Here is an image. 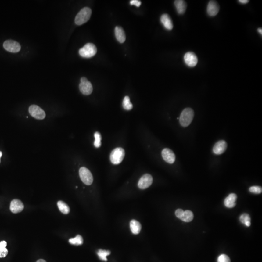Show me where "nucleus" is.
I'll return each instance as SVG.
<instances>
[{
  "mask_svg": "<svg viewBox=\"0 0 262 262\" xmlns=\"http://www.w3.org/2000/svg\"><path fill=\"white\" fill-rule=\"evenodd\" d=\"M174 5L178 14H184L186 11L187 5L186 2L183 0H176L174 2Z\"/></svg>",
  "mask_w": 262,
  "mask_h": 262,
  "instance_id": "18",
  "label": "nucleus"
},
{
  "mask_svg": "<svg viewBox=\"0 0 262 262\" xmlns=\"http://www.w3.org/2000/svg\"><path fill=\"white\" fill-rule=\"evenodd\" d=\"M4 49L9 52L16 53L20 51L21 46L19 43L12 40L5 41L3 44Z\"/></svg>",
  "mask_w": 262,
  "mask_h": 262,
  "instance_id": "8",
  "label": "nucleus"
},
{
  "mask_svg": "<svg viewBox=\"0 0 262 262\" xmlns=\"http://www.w3.org/2000/svg\"><path fill=\"white\" fill-rule=\"evenodd\" d=\"M0 162H1V159H0Z\"/></svg>",
  "mask_w": 262,
  "mask_h": 262,
  "instance_id": "36",
  "label": "nucleus"
},
{
  "mask_svg": "<svg viewBox=\"0 0 262 262\" xmlns=\"http://www.w3.org/2000/svg\"><path fill=\"white\" fill-rule=\"evenodd\" d=\"M92 14V10L89 7H84L77 14L75 18V23L77 25L83 24L89 20Z\"/></svg>",
  "mask_w": 262,
  "mask_h": 262,
  "instance_id": "2",
  "label": "nucleus"
},
{
  "mask_svg": "<svg viewBox=\"0 0 262 262\" xmlns=\"http://www.w3.org/2000/svg\"><path fill=\"white\" fill-rule=\"evenodd\" d=\"M250 217L248 214H243L240 217V221L241 223L245 224L246 226L249 227L251 224Z\"/></svg>",
  "mask_w": 262,
  "mask_h": 262,
  "instance_id": "24",
  "label": "nucleus"
},
{
  "mask_svg": "<svg viewBox=\"0 0 262 262\" xmlns=\"http://www.w3.org/2000/svg\"><path fill=\"white\" fill-rule=\"evenodd\" d=\"M124 149L122 148H117L111 152L110 159L112 164L118 165L124 160Z\"/></svg>",
  "mask_w": 262,
  "mask_h": 262,
  "instance_id": "4",
  "label": "nucleus"
},
{
  "mask_svg": "<svg viewBox=\"0 0 262 262\" xmlns=\"http://www.w3.org/2000/svg\"><path fill=\"white\" fill-rule=\"evenodd\" d=\"M237 195L235 193H231L224 200V205L226 207L231 208L236 205Z\"/></svg>",
  "mask_w": 262,
  "mask_h": 262,
  "instance_id": "16",
  "label": "nucleus"
},
{
  "mask_svg": "<svg viewBox=\"0 0 262 262\" xmlns=\"http://www.w3.org/2000/svg\"><path fill=\"white\" fill-rule=\"evenodd\" d=\"M2 152H1V151H0V159H1V157L2 156Z\"/></svg>",
  "mask_w": 262,
  "mask_h": 262,
  "instance_id": "35",
  "label": "nucleus"
},
{
  "mask_svg": "<svg viewBox=\"0 0 262 262\" xmlns=\"http://www.w3.org/2000/svg\"><path fill=\"white\" fill-rule=\"evenodd\" d=\"M123 107L126 110H131L133 108V105L131 102L129 96H125L123 101Z\"/></svg>",
  "mask_w": 262,
  "mask_h": 262,
  "instance_id": "26",
  "label": "nucleus"
},
{
  "mask_svg": "<svg viewBox=\"0 0 262 262\" xmlns=\"http://www.w3.org/2000/svg\"><path fill=\"white\" fill-rule=\"evenodd\" d=\"M130 4L133 5H135L136 7H139L141 4L140 1L138 0H132L130 1Z\"/></svg>",
  "mask_w": 262,
  "mask_h": 262,
  "instance_id": "31",
  "label": "nucleus"
},
{
  "mask_svg": "<svg viewBox=\"0 0 262 262\" xmlns=\"http://www.w3.org/2000/svg\"><path fill=\"white\" fill-rule=\"evenodd\" d=\"M194 217L193 213L192 211L186 210L184 211L183 216H181L180 220L184 222H189L193 220Z\"/></svg>",
  "mask_w": 262,
  "mask_h": 262,
  "instance_id": "20",
  "label": "nucleus"
},
{
  "mask_svg": "<svg viewBox=\"0 0 262 262\" xmlns=\"http://www.w3.org/2000/svg\"><path fill=\"white\" fill-rule=\"evenodd\" d=\"M111 253L109 250H103V249H99L97 253L100 259L103 261H107L106 256L110 254Z\"/></svg>",
  "mask_w": 262,
  "mask_h": 262,
  "instance_id": "25",
  "label": "nucleus"
},
{
  "mask_svg": "<svg viewBox=\"0 0 262 262\" xmlns=\"http://www.w3.org/2000/svg\"><path fill=\"white\" fill-rule=\"evenodd\" d=\"M23 204L19 199H13L11 202L10 209L13 213H19L23 211Z\"/></svg>",
  "mask_w": 262,
  "mask_h": 262,
  "instance_id": "14",
  "label": "nucleus"
},
{
  "mask_svg": "<svg viewBox=\"0 0 262 262\" xmlns=\"http://www.w3.org/2000/svg\"><path fill=\"white\" fill-rule=\"evenodd\" d=\"M57 206L60 211L64 214H68L70 211V209L67 204L63 201L60 200L57 203Z\"/></svg>",
  "mask_w": 262,
  "mask_h": 262,
  "instance_id": "21",
  "label": "nucleus"
},
{
  "mask_svg": "<svg viewBox=\"0 0 262 262\" xmlns=\"http://www.w3.org/2000/svg\"><path fill=\"white\" fill-rule=\"evenodd\" d=\"M153 178L149 174H145L141 177L138 183V186L141 189H145L151 186Z\"/></svg>",
  "mask_w": 262,
  "mask_h": 262,
  "instance_id": "9",
  "label": "nucleus"
},
{
  "mask_svg": "<svg viewBox=\"0 0 262 262\" xmlns=\"http://www.w3.org/2000/svg\"><path fill=\"white\" fill-rule=\"evenodd\" d=\"M95 140L94 141V145L96 148H99L101 146V134L99 132H96L94 134Z\"/></svg>",
  "mask_w": 262,
  "mask_h": 262,
  "instance_id": "27",
  "label": "nucleus"
},
{
  "mask_svg": "<svg viewBox=\"0 0 262 262\" xmlns=\"http://www.w3.org/2000/svg\"><path fill=\"white\" fill-rule=\"evenodd\" d=\"M131 231L134 235L139 234L141 229V225L138 221L136 220H133L131 221L130 223Z\"/></svg>",
  "mask_w": 262,
  "mask_h": 262,
  "instance_id": "19",
  "label": "nucleus"
},
{
  "mask_svg": "<svg viewBox=\"0 0 262 262\" xmlns=\"http://www.w3.org/2000/svg\"><path fill=\"white\" fill-rule=\"evenodd\" d=\"M184 61L186 65L189 67H194L196 66L198 59L197 56L194 52H189L184 56Z\"/></svg>",
  "mask_w": 262,
  "mask_h": 262,
  "instance_id": "10",
  "label": "nucleus"
},
{
  "mask_svg": "<svg viewBox=\"0 0 262 262\" xmlns=\"http://www.w3.org/2000/svg\"><path fill=\"white\" fill-rule=\"evenodd\" d=\"M194 116V112L193 109L186 108L184 109L181 114L179 118L180 124L183 127H188L191 122Z\"/></svg>",
  "mask_w": 262,
  "mask_h": 262,
  "instance_id": "1",
  "label": "nucleus"
},
{
  "mask_svg": "<svg viewBox=\"0 0 262 262\" xmlns=\"http://www.w3.org/2000/svg\"><path fill=\"white\" fill-rule=\"evenodd\" d=\"M160 21L165 28L168 30H172L173 28V23L168 15L164 14L160 18Z\"/></svg>",
  "mask_w": 262,
  "mask_h": 262,
  "instance_id": "15",
  "label": "nucleus"
},
{
  "mask_svg": "<svg viewBox=\"0 0 262 262\" xmlns=\"http://www.w3.org/2000/svg\"><path fill=\"white\" fill-rule=\"evenodd\" d=\"M80 81L81 83L79 84V89L82 94L84 95H89L92 94L93 91L92 83L84 77H82Z\"/></svg>",
  "mask_w": 262,
  "mask_h": 262,
  "instance_id": "6",
  "label": "nucleus"
},
{
  "mask_svg": "<svg viewBox=\"0 0 262 262\" xmlns=\"http://www.w3.org/2000/svg\"><path fill=\"white\" fill-rule=\"evenodd\" d=\"M238 2H240V4H246L249 2V1H248V0H239Z\"/></svg>",
  "mask_w": 262,
  "mask_h": 262,
  "instance_id": "32",
  "label": "nucleus"
},
{
  "mask_svg": "<svg viewBox=\"0 0 262 262\" xmlns=\"http://www.w3.org/2000/svg\"><path fill=\"white\" fill-rule=\"evenodd\" d=\"M79 176L82 181L86 185H91L93 181L92 174L89 170L85 167L80 168Z\"/></svg>",
  "mask_w": 262,
  "mask_h": 262,
  "instance_id": "5",
  "label": "nucleus"
},
{
  "mask_svg": "<svg viewBox=\"0 0 262 262\" xmlns=\"http://www.w3.org/2000/svg\"><path fill=\"white\" fill-rule=\"evenodd\" d=\"M29 112L31 116L37 120H43L46 117L45 112L42 109L36 105H32L29 108Z\"/></svg>",
  "mask_w": 262,
  "mask_h": 262,
  "instance_id": "7",
  "label": "nucleus"
},
{
  "mask_svg": "<svg viewBox=\"0 0 262 262\" xmlns=\"http://www.w3.org/2000/svg\"><path fill=\"white\" fill-rule=\"evenodd\" d=\"M7 243L6 241H2L0 242V258L6 257L8 254V250L6 248Z\"/></svg>",
  "mask_w": 262,
  "mask_h": 262,
  "instance_id": "22",
  "label": "nucleus"
},
{
  "mask_svg": "<svg viewBox=\"0 0 262 262\" xmlns=\"http://www.w3.org/2000/svg\"><path fill=\"white\" fill-rule=\"evenodd\" d=\"M220 10V6L215 1H210L207 7V12L208 15L214 17L218 14Z\"/></svg>",
  "mask_w": 262,
  "mask_h": 262,
  "instance_id": "11",
  "label": "nucleus"
},
{
  "mask_svg": "<svg viewBox=\"0 0 262 262\" xmlns=\"http://www.w3.org/2000/svg\"><path fill=\"white\" fill-rule=\"evenodd\" d=\"M249 191L253 193L260 194L262 193V188L260 186H253L249 188Z\"/></svg>",
  "mask_w": 262,
  "mask_h": 262,
  "instance_id": "28",
  "label": "nucleus"
},
{
  "mask_svg": "<svg viewBox=\"0 0 262 262\" xmlns=\"http://www.w3.org/2000/svg\"><path fill=\"white\" fill-rule=\"evenodd\" d=\"M184 212V210H182V209H177V210L175 211L176 216L178 218H179V219H180V218H181V216H183Z\"/></svg>",
  "mask_w": 262,
  "mask_h": 262,
  "instance_id": "30",
  "label": "nucleus"
},
{
  "mask_svg": "<svg viewBox=\"0 0 262 262\" xmlns=\"http://www.w3.org/2000/svg\"><path fill=\"white\" fill-rule=\"evenodd\" d=\"M115 34L117 41L123 43L126 40V36L124 29L120 26H116L115 29Z\"/></svg>",
  "mask_w": 262,
  "mask_h": 262,
  "instance_id": "17",
  "label": "nucleus"
},
{
  "mask_svg": "<svg viewBox=\"0 0 262 262\" xmlns=\"http://www.w3.org/2000/svg\"><path fill=\"white\" fill-rule=\"evenodd\" d=\"M36 262H46V261L43 260V259H39V260H38Z\"/></svg>",
  "mask_w": 262,
  "mask_h": 262,
  "instance_id": "34",
  "label": "nucleus"
},
{
  "mask_svg": "<svg viewBox=\"0 0 262 262\" xmlns=\"http://www.w3.org/2000/svg\"><path fill=\"white\" fill-rule=\"evenodd\" d=\"M97 52V49L94 44L88 43L85 44L83 47L80 49L79 53L82 57L90 58L94 56Z\"/></svg>",
  "mask_w": 262,
  "mask_h": 262,
  "instance_id": "3",
  "label": "nucleus"
},
{
  "mask_svg": "<svg viewBox=\"0 0 262 262\" xmlns=\"http://www.w3.org/2000/svg\"><path fill=\"white\" fill-rule=\"evenodd\" d=\"M258 32H259V33L260 34L262 35V28H258L257 30Z\"/></svg>",
  "mask_w": 262,
  "mask_h": 262,
  "instance_id": "33",
  "label": "nucleus"
},
{
  "mask_svg": "<svg viewBox=\"0 0 262 262\" xmlns=\"http://www.w3.org/2000/svg\"><path fill=\"white\" fill-rule=\"evenodd\" d=\"M69 243L74 245H81L83 243V239L80 235H77L74 238L69 239Z\"/></svg>",
  "mask_w": 262,
  "mask_h": 262,
  "instance_id": "23",
  "label": "nucleus"
},
{
  "mask_svg": "<svg viewBox=\"0 0 262 262\" xmlns=\"http://www.w3.org/2000/svg\"><path fill=\"white\" fill-rule=\"evenodd\" d=\"M217 262H231L229 256L226 254H221L217 258Z\"/></svg>",
  "mask_w": 262,
  "mask_h": 262,
  "instance_id": "29",
  "label": "nucleus"
},
{
  "mask_svg": "<svg viewBox=\"0 0 262 262\" xmlns=\"http://www.w3.org/2000/svg\"><path fill=\"white\" fill-rule=\"evenodd\" d=\"M163 158L169 164H173L175 161V155L172 150L170 149L165 148L162 151Z\"/></svg>",
  "mask_w": 262,
  "mask_h": 262,
  "instance_id": "12",
  "label": "nucleus"
},
{
  "mask_svg": "<svg viewBox=\"0 0 262 262\" xmlns=\"http://www.w3.org/2000/svg\"><path fill=\"white\" fill-rule=\"evenodd\" d=\"M227 148V143L224 140H220L215 144L213 147L214 153L217 155L222 154L225 152Z\"/></svg>",
  "mask_w": 262,
  "mask_h": 262,
  "instance_id": "13",
  "label": "nucleus"
}]
</instances>
